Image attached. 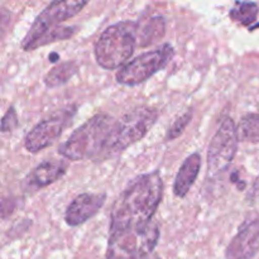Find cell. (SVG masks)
Returning <instances> with one entry per match:
<instances>
[{
    "label": "cell",
    "instance_id": "cell-1",
    "mask_svg": "<svg viewBox=\"0 0 259 259\" xmlns=\"http://www.w3.org/2000/svg\"><path fill=\"white\" fill-rule=\"evenodd\" d=\"M162 197L163 181L159 172H149L134 179L114 202L110 214V233L148 225Z\"/></svg>",
    "mask_w": 259,
    "mask_h": 259
},
{
    "label": "cell",
    "instance_id": "cell-2",
    "mask_svg": "<svg viewBox=\"0 0 259 259\" xmlns=\"http://www.w3.org/2000/svg\"><path fill=\"white\" fill-rule=\"evenodd\" d=\"M115 119L108 114H96L78 126L60 147L58 153L68 161L94 158L105 153Z\"/></svg>",
    "mask_w": 259,
    "mask_h": 259
},
{
    "label": "cell",
    "instance_id": "cell-3",
    "mask_svg": "<svg viewBox=\"0 0 259 259\" xmlns=\"http://www.w3.org/2000/svg\"><path fill=\"white\" fill-rule=\"evenodd\" d=\"M139 22L123 20L106 28L95 43L96 62L106 70L121 68L138 47Z\"/></svg>",
    "mask_w": 259,
    "mask_h": 259
},
{
    "label": "cell",
    "instance_id": "cell-4",
    "mask_svg": "<svg viewBox=\"0 0 259 259\" xmlns=\"http://www.w3.org/2000/svg\"><path fill=\"white\" fill-rule=\"evenodd\" d=\"M159 239V227L151 222L142 228L110 233L106 259L149 258Z\"/></svg>",
    "mask_w": 259,
    "mask_h": 259
},
{
    "label": "cell",
    "instance_id": "cell-5",
    "mask_svg": "<svg viewBox=\"0 0 259 259\" xmlns=\"http://www.w3.org/2000/svg\"><path fill=\"white\" fill-rule=\"evenodd\" d=\"M157 119H158V111L156 109L142 106L126 113L119 120H115L106 146V156L120 153L132 144L144 138L154 125Z\"/></svg>",
    "mask_w": 259,
    "mask_h": 259
},
{
    "label": "cell",
    "instance_id": "cell-6",
    "mask_svg": "<svg viewBox=\"0 0 259 259\" xmlns=\"http://www.w3.org/2000/svg\"><path fill=\"white\" fill-rule=\"evenodd\" d=\"M175 55L171 45L161 46L153 51L142 53L138 57L129 61L125 66L119 68L116 72V81L121 85L136 86L144 82L158 71L163 70Z\"/></svg>",
    "mask_w": 259,
    "mask_h": 259
},
{
    "label": "cell",
    "instance_id": "cell-7",
    "mask_svg": "<svg viewBox=\"0 0 259 259\" xmlns=\"http://www.w3.org/2000/svg\"><path fill=\"white\" fill-rule=\"evenodd\" d=\"M238 128L234 120L225 116L207 148V174L218 176L232 163L238 149Z\"/></svg>",
    "mask_w": 259,
    "mask_h": 259
},
{
    "label": "cell",
    "instance_id": "cell-8",
    "mask_svg": "<svg viewBox=\"0 0 259 259\" xmlns=\"http://www.w3.org/2000/svg\"><path fill=\"white\" fill-rule=\"evenodd\" d=\"M88 2L81 0H63V2H53L45 8L42 13L35 18L34 23L28 30L22 47L24 51L29 50L30 46L39 37H42L48 30L60 27V24L70 18L75 17L88 5Z\"/></svg>",
    "mask_w": 259,
    "mask_h": 259
},
{
    "label": "cell",
    "instance_id": "cell-9",
    "mask_svg": "<svg viewBox=\"0 0 259 259\" xmlns=\"http://www.w3.org/2000/svg\"><path fill=\"white\" fill-rule=\"evenodd\" d=\"M75 110H63L37 124L24 139V147L30 153H38L52 146L67 126Z\"/></svg>",
    "mask_w": 259,
    "mask_h": 259
},
{
    "label": "cell",
    "instance_id": "cell-10",
    "mask_svg": "<svg viewBox=\"0 0 259 259\" xmlns=\"http://www.w3.org/2000/svg\"><path fill=\"white\" fill-rule=\"evenodd\" d=\"M259 250V218L243 223L225 250L227 259H249Z\"/></svg>",
    "mask_w": 259,
    "mask_h": 259
},
{
    "label": "cell",
    "instance_id": "cell-11",
    "mask_svg": "<svg viewBox=\"0 0 259 259\" xmlns=\"http://www.w3.org/2000/svg\"><path fill=\"white\" fill-rule=\"evenodd\" d=\"M106 200L105 194H81L71 201L65 214L66 224L78 227L95 217Z\"/></svg>",
    "mask_w": 259,
    "mask_h": 259
},
{
    "label": "cell",
    "instance_id": "cell-12",
    "mask_svg": "<svg viewBox=\"0 0 259 259\" xmlns=\"http://www.w3.org/2000/svg\"><path fill=\"white\" fill-rule=\"evenodd\" d=\"M67 163L63 161H45L38 164L25 179V186L32 191L43 189L65 176Z\"/></svg>",
    "mask_w": 259,
    "mask_h": 259
},
{
    "label": "cell",
    "instance_id": "cell-13",
    "mask_svg": "<svg viewBox=\"0 0 259 259\" xmlns=\"http://www.w3.org/2000/svg\"><path fill=\"white\" fill-rule=\"evenodd\" d=\"M201 168V156L199 153H194L187 157L184 163L180 167L177 176L175 179L174 194L177 197H185L192 185L196 181Z\"/></svg>",
    "mask_w": 259,
    "mask_h": 259
},
{
    "label": "cell",
    "instance_id": "cell-14",
    "mask_svg": "<svg viewBox=\"0 0 259 259\" xmlns=\"http://www.w3.org/2000/svg\"><path fill=\"white\" fill-rule=\"evenodd\" d=\"M164 30H166V23H164L163 17L151 18L143 25L139 23L138 47H147L162 39L164 37Z\"/></svg>",
    "mask_w": 259,
    "mask_h": 259
},
{
    "label": "cell",
    "instance_id": "cell-15",
    "mask_svg": "<svg viewBox=\"0 0 259 259\" xmlns=\"http://www.w3.org/2000/svg\"><path fill=\"white\" fill-rule=\"evenodd\" d=\"M77 71L78 65L75 61H66V62L58 63L55 67L51 68L50 72L46 75V86L53 89L58 88L61 85H65L66 82H68L77 73Z\"/></svg>",
    "mask_w": 259,
    "mask_h": 259
},
{
    "label": "cell",
    "instance_id": "cell-16",
    "mask_svg": "<svg viewBox=\"0 0 259 259\" xmlns=\"http://www.w3.org/2000/svg\"><path fill=\"white\" fill-rule=\"evenodd\" d=\"M258 12L259 8L255 3L252 2H238L235 3V7L230 10L229 17L232 18L234 22L240 23V24L245 25H250L252 23L255 22L258 17Z\"/></svg>",
    "mask_w": 259,
    "mask_h": 259
},
{
    "label": "cell",
    "instance_id": "cell-17",
    "mask_svg": "<svg viewBox=\"0 0 259 259\" xmlns=\"http://www.w3.org/2000/svg\"><path fill=\"white\" fill-rule=\"evenodd\" d=\"M239 141L248 143L259 142V114H248L243 116L238 126Z\"/></svg>",
    "mask_w": 259,
    "mask_h": 259
},
{
    "label": "cell",
    "instance_id": "cell-18",
    "mask_svg": "<svg viewBox=\"0 0 259 259\" xmlns=\"http://www.w3.org/2000/svg\"><path fill=\"white\" fill-rule=\"evenodd\" d=\"M77 32V28L76 27H57L52 30H48L47 33L42 35V37L38 38L34 43L29 47L28 51L37 50V48L43 47V46H47L50 43L57 42V40H63L68 39V38L72 37L75 33Z\"/></svg>",
    "mask_w": 259,
    "mask_h": 259
},
{
    "label": "cell",
    "instance_id": "cell-19",
    "mask_svg": "<svg viewBox=\"0 0 259 259\" xmlns=\"http://www.w3.org/2000/svg\"><path fill=\"white\" fill-rule=\"evenodd\" d=\"M192 119V110L186 111L182 115H180L176 120L174 121L171 126H169L168 132H167L166 139L167 141H174V139L179 138L182 133L185 132L186 126L189 125V123Z\"/></svg>",
    "mask_w": 259,
    "mask_h": 259
},
{
    "label": "cell",
    "instance_id": "cell-20",
    "mask_svg": "<svg viewBox=\"0 0 259 259\" xmlns=\"http://www.w3.org/2000/svg\"><path fill=\"white\" fill-rule=\"evenodd\" d=\"M18 126V116L15 113L14 108L8 109L7 114L4 115L2 120V132L3 133H9L13 132Z\"/></svg>",
    "mask_w": 259,
    "mask_h": 259
},
{
    "label": "cell",
    "instance_id": "cell-21",
    "mask_svg": "<svg viewBox=\"0 0 259 259\" xmlns=\"http://www.w3.org/2000/svg\"><path fill=\"white\" fill-rule=\"evenodd\" d=\"M248 201L253 205H259V176L253 184L252 189H250L249 194H248Z\"/></svg>",
    "mask_w": 259,
    "mask_h": 259
},
{
    "label": "cell",
    "instance_id": "cell-22",
    "mask_svg": "<svg viewBox=\"0 0 259 259\" xmlns=\"http://www.w3.org/2000/svg\"><path fill=\"white\" fill-rule=\"evenodd\" d=\"M50 60L53 61V62H55V61H58V55H56V53H53V55L50 56Z\"/></svg>",
    "mask_w": 259,
    "mask_h": 259
}]
</instances>
